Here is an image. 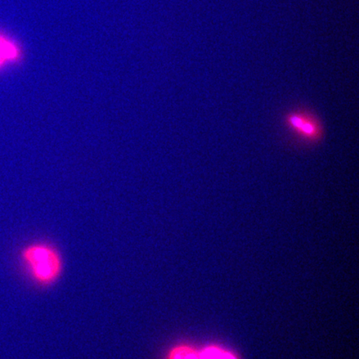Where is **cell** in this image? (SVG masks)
<instances>
[{"label":"cell","instance_id":"1","mask_svg":"<svg viewBox=\"0 0 359 359\" xmlns=\"http://www.w3.org/2000/svg\"><path fill=\"white\" fill-rule=\"evenodd\" d=\"M21 258L31 276L40 285H51L61 275L62 259L53 246L41 243L26 246Z\"/></svg>","mask_w":359,"mask_h":359},{"label":"cell","instance_id":"2","mask_svg":"<svg viewBox=\"0 0 359 359\" xmlns=\"http://www.w3.org/2000/svg\"><path fill=\"white\" fill-rule=\"evenodd\" d=\"M285 123L292 133L308 142L320 141L324 134L320 121L307 111L297 110L290 112L286 116Z\"/></svg>","mask_w":359,"mask_h":359},{"label":"cell","instance_id":"3","mask_svg":"<svg viewBox=\"0 0 359 359\" xmlns=\"http://www.w3.org/2000/svg\"><path fill=\"white\" fill-rule=\"evenodd\" d=\"M201 359H240L231 350L219 344H208L200 348Z\"/></svg>","mask_w":359,"mask_h":359},{"label":"cell","instance_id":"4","mask_svg":"<svg viewBox=\"0 0 359 359\" xmlns=\"http://www.w3.org/2000/svg\"><path fill=\"white\" fill-rule=\"evenodd\" d=\"M165 359H201L200 348L187 344H178L169 350Z\"/></svg>","mask_w":359,"mask_h":359},{"label":"cell","instance_id":"5","mask_svg":"<svg viewBox=\"0 0 359 359\" xmlns=\"http://www.w3.org/2000/svg\"><path fill=\"white\" fill-rule=\"evenodd\" d=\"M19 56V50L15 45L0 36V66L8 61L15 60Z\"/></svg>","mask_w":359,"mask_h":359}]
</instances>
